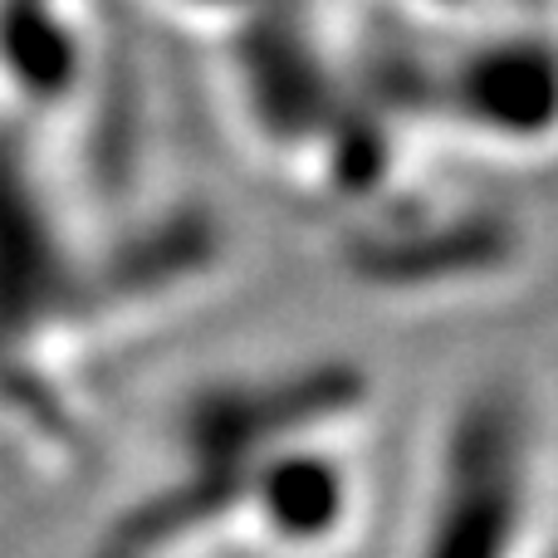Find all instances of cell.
I'll list each match as a JSON object with an SVG mask.
<instances>
[{"mask_svg": "<svg viewBox=\"0 0 558 558\" xmlns=\"http://www.w3.org/2000/svg\"><path fill=\"white\" fill-rule=\"evenodd\" d=\"M534 446L505 397L475 402L451 432L422 558H524L534 539Z\"/></svg>", "mask_w": 558, "mask_h": 558, "instance_id": "cell-1", "label": "cell"}, {"mask_svg": "<svg viewBox=\"0 0 558 558\" xmlns=\"http://www.w3.org/2000/svg\"><path fill=\"white\" fill-rule=\"evenodd\" d=\"M549 558H558V549H554V554H549Z\"/></svg>", "mask_w": 558, "mask_h": 558, "instance_id": "cell-3", "label": "cell"}, {"mask_svg": "<svg viewBox=\"0 0 558 558\" xmlns=\"http://www.w3.org/2000/svg\"><path fill=\"white\" fill-rule=\"evenodd\" d=\"M461 113L505 147L558 143V45L539 35L490 45L461 84Z\"/></svg>", "mask_w": 558, "mask_h": 558, "instance_id": "cell-2", "label": "cell"}]
</instances>
